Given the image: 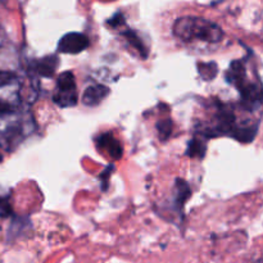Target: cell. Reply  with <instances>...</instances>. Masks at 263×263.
<instances>
[{
    "label": "cell",
    "mask_w": 263,
    "mask_h": 263,
    "mask_svg": "<svg viewBox=\"0 0 263 263\" xmlns=\"http://www.w3.org/2000/svg\"><path fill=\"white\" fill-rule=\"evenodd\" d=\"M172 32L185 44H218L223 39V31L217 23L197 15H184L175 21Z\"/></svg>",
    "instance_id": "obj_1"
},
{
    "label": "cell",
    "mask_w": 263,
    "mask_h": 263,
    "mask_svg": "<svg viewBox=\"0 0 263 263\" xmlns=\"http://www.w3.org/2000/svg\"><path fill=\"white\" fill-rule=\"evenodd\" d=\"M87 46H89L87 36L80 32H69L59 40L57 49L59 53L63 54H79L84 51Z\"/></svg>",
    "instance_id": "obj_2"
},
{
    "label": "cell",
    "mask_w": 263,
    "mask_h": 263,
    "mask_svg": "<svg viewBox=\"0 0 263 263\" xmlns=\"http://www.w3.org/2000/svg\"><path fill=\"white\" fill-rule=\"evenodd\" d=\"M109 95V89L104 85H91L82 94V104L86 107H97Z\"/></svg>",
    "instance_id": "obj_3"
},
{
    "label": "cell",
    "mask_w": 263,
    "mask_h": 263,
    "mask_svg": "<svg viewBox=\"0 0 263 263\" xmlns=\"http://www.w3.org/2000/svg\"><path fill=\"white\" fill-rule=\"evenodd\" d=\"M53 102L61 108H71L79 103L77 89H55Z\"/></svg>",
    "instance_id": "obj_4"
},
{
    "label": "cell",
    "mask_w": 263,
    "mask_h": 263,
    "mask_svg": "<svg viewBox=\"0 0 263 263\" xmlns=\"http://www.w3.org/2000/svg\"><path fill=\"white\" fill-rule=\"evenodd\" d=\"M97 143L98 148L105 149L112 158L118 159L122 157V145L120 144V141H117L113 138L112 134H102V135L98 138Z\"/></svg>",
    "instance_id": "obj_5"
},
{
    "label": "cell",
    "mask_w": 263,
    "mask_h": 263,
    "mask_svg": "<svg viewBox=\"0 0 263 263\" xmlns=\"http://www.w3.org/2000/svg\"><path fill=\"white\" fill-rule=\"evenodd\" d=\"M59 66V58L57 55H48L39 59L35 63V72L41 77H51Z\"/></svg>",
    "instance_id": "obj_6"
},
{
    "label": "cell",
    "mask_w": 263,
    "mask_h": 263,
    "mask_svg": "<svg viewBox=\"0 0 263 263\" xmlns=\"http://www.w3.org/2000/svg\"><path fill=\"white\" fill-rule=\"evenodd\" d=\"M257 133H258V123L248 126H235L231 136H234L240 143H251L252 140H254Z\"/></svg>",
    "instance_id": "obj_7"
},
{
    "label": "cell",
    "mask_w": 263,
    "mask_h": 263,
    "mask_svg": "<svg viewBox=\"0 0 263 263\" xmlns=\"http://www.w3.org/2000/svg\"><path fill=\"white\" fill-rule=\"evenodd\" d=\"M192 195V189L187 185L185 180L177 179L176 180V195H175V200H176V205L179 210H182L185 202L190 198Z\"/></svg>",
    "instance_id": "obj_8"
},
{
    "label": "cell",
    "mask_w": 263,
    "mask_h": 263,
    "mask_svg": "<svg viewBox=\"0 0 263 263\" xmlns=\"http://www.w3.org/2000/svg\"><path fill=\"white\" fill-rule=\"evenodd\" d=\"M205 151H207V144L202 140V139L194 138L190 140L189 145H187L186 154L192 158H203L205 156Z\"/></svg>",
    "instance_id": "obj_9"
},
{
    "label": "cell",
    "mask_w": 263,
    "mask_h": 263,
    "mask_svg": "<svg viewBox=\"0 0 263 263\" xmlns=\"http://www.w3.org/2000/svg\"><path fill=\"white\" fill-rule=\"evenodd\" d=\"M125 37L126 40L128 41V44H130V45L133 46L139 54H140L141 58L143 59L148 58V49H146V46L141 43V40L139 39V36L136 35L135 32H133V31H127V32L125 33Z\"/></svg>",
    "instance_id": "obj_10"
},
{
    "label": "cell",
    "mask_w": 263,
    "mask_h": 263,
    "mask_svg": "<svg viewBox=\"0 0 263 263\" xmlns=\"http://www.w3.org/2000/svg\"><path fill=\"white\" fill-rule=\"evenodd\" d=\"M198 71H199V74L202 76L203 80L205 81H211V80L215 79L217 76V64L211 62V63H199L198 64Z\"/></svg>",
    "instance_id": "obj_11"
},
{
    "label": "cell",
    "mask_w": 263,
    "mask_h": 263,
    "mask_svg": "<svg viewBox=\"0 0 263 263\" xmlns=\"http://www.w3.org/2000/svg\"><path fill=\"white\" fill-rule=\"evenodd\" d=\"M55 89H77L73 73L71 71H67L59 74Z\"/></svg>",
    "instance_id": "obj_12"
},
{
    "label": "cell",
    "mask_w": 263,
    "mask_h": 263,
    "mask_svg": "<svg viewBox=\"0 0 263 263\" xmlns=\"http://www.w3.org/2000/svg\"><path fill=\"white\" fill-rule=\"evenodd\" d=\"M172 121L171 120H162L157 123V130H158L159 134V139L162 141H166L168 140V138L171 136L172 134Z\"/></svg>",
    "instance_id": "obj_13"
},
{
    "label": "cell",
    "mask_w": 263,
    "mask_h": 263,
    "mask_svg": "<svg viewBox=\"0 0 263 263\" xmlns=\"http://www.w3.org/2000/svg\"><path fill=\"white\" fill-rule=\"evenodd\" d=\"M15 80V74L9 71H0V86H5V85L10 84Z\"/></svg>",
    "instance_id": "obj_14"
},
{
    "label": "cell",
    "mask_w": 263,
    "mask_h": 263,
    "mask_svg": "<svg viewBox=\"0 0 263 263\" xmlns=\"http://www.w3.org/2000/svg\"><path fill=\"white\" fill-rule=\"evenodd\" d=\"M110 167H112V166H110ZM110 167H108V168L105 170L104 172H103V175H102V176H100V177H107V176H108V171H109V168H110ZM107 184H108V182H107V180H103V181H102V185H103V186H102V189H103V190H105V189H107Z\"/></svg>",
    "instance_id": "obj_15"
}]
</instances>
